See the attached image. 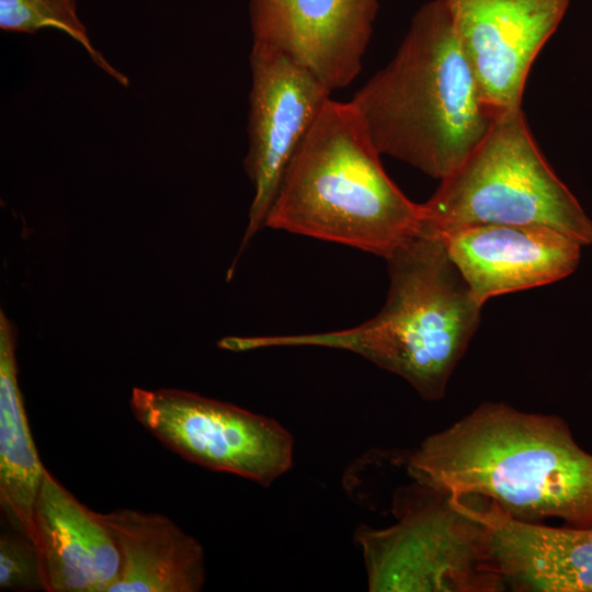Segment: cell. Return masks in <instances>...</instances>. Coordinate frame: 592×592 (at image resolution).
I'll list each match as a JSON object with an SVG mask.
<instances>
[{
  "label": "cell",
  "instance_id": "1",
  "mask_svg": "<svg viewBox=\"0 0 592 592\" xmlns=\"http://www.w3.org/2000/svg\"><path fill=\"white\" fill-rule=\"evenodd\" d=\"M417 482L496 503L512 517L592 527V454L555 414L483 402L406 457Z\"/></svg>",
  "mask_w": 592,
  "mask_h": 592
},
{
  "label": "cell",
  "instance_id": "2",
  "mask_svg": "<svg viewBox=\"0 0 592 592\" xmlns=\"http://www.w3.org/2000/svg\"><path fill=\"white\" fill-rule=\"evenodd\" d=\"M389 291L372 319L343 330L227 337L234 352L281 346L349 351L401 378L424 400H441L474 338L482 306L451 259L440 232L423 230L387 259Z\"/></svg>",
  "mask_w": 592,
  "mask_h": 592
},
{
  "label": "cell",
  "instance_id": "3",
  "mask_svg": "<svg viewBox=\"0 0 592 592\" xmlns=\"http://www.w3.org/2000/svg\"><path fill=\"white\" fill-rule=\"evenodd\" d=\"M351 101L380 155L439 180L500 116L479 93L444 0L420 8L395 56Z\"/></svg>",
  "mask_w": 592,
  "mask_h": 592
},
{
  "label": "cell",
  "instance_id": "4",
  "mask_svg": "<svg viewBox=\"0 0 592 592\" xmlns=\"http://www.w3.org/2000/svg\"><path fill=\"white\" fill-rule=\"evenodd\" d=\"M265 226L387 259L424 221L421 204L383 168L354 103L330 98L292 157Z\"/></svg>",
  "mask_w": 592,
  "mask_h": 592
},
{
  "label": "cell",
  "instance_id": "5",
  "mask_svg": "<svg viewBox=\"0 0 592 592\" xmlns=\"http://www.w3.org/2000/svg\"><path fill=\"white\" fill-rule=\"evenodd\" d=\"M421 208L424 225L439 232L528 225L592 243V220L543 156L522 107L501 114Z\"/></svg>",
  "mask_w": 592,
  "mask_h": 592
},
{
  "label": "cell",
  "instance_id": "6",
  "mask_svg": "<svg viewBox=\"0 0 592 592\" xmlns=\"http://www.w3.org/2000/svg\"><path fill=\"white\" fill-rule=\"evenodd\" d=\"M397 521L361 525V548L372 592H501L490 532L469 497L414 481L396 500Z\"/></svg>",
  "mask_w": 592,
  "mask_h": 592
},
{
  "label": "cell",
  "instance_id": "7",
  "mask_svg": "<svg viewBox=\"0 0 592 592\" xmlns=\"http://www.w3.org/2000/svg\"><path fill=\"white\" fill-rule=\"evenodd\" d=\"M129 407L161 444L198 466L265 487L293 466V435L235 405L181 389L135 387Z\"/></svg>",
  "mask_w": 592,
  "mask_h": 592
},
{
  "label": "cell",
  "instance_id": "8",
  "mask_svg": "<svg viewBox=\"0 0 592 592\" xmlns=\"http://www.w3.org/2000/svg\"><path fill=\"white\" fill-rule=\"evenodd\" d=\"M248 152L244 168L253 185L247 228L229 269L265 221L283 174L331 90L287 53L252 41L249 56Z\"/></svg>",
  "mask_w": 592,
  "mask_h": 592
},
{
  "label": "cell",
  "instance_id": "9",
  "mask_svg": "<svg viewBox=\"0 0 592 592\" xmlns=\"http://www.w3.org/2000/svg\"><path fill=\"white\" fill-rule=\"evenodd\" d=\"M485 103L522 107L530 69L561 23L569 0H444Z\"/></svg>",
  "mask_w": 592,
  "mask_h": 592
},
{
  "label": "cell",
  "instance_id": "10",
  "mask_svg": "<svg viewBox=\"0 0 592 592\" xmlns=\"http://www.w3.org/2000/svg\"><path fill=\"white\" fill-rule=\"evenodd\" d=\"M377 0H250L252 39L310 69L331 91L358 75Z\"/></svg>",
  "mask_w": 592,
  "mask_h": 592
},
{
  "label": "cell",
  "instance_id": "11",
  "mask_svg": "<svg viewBox=\"0 0 592 592\" xmlns=\"http://www.w3.org/2000/svg\"><path fill=\"white\" fill-rule=\"evenodd\" d=\"M440 234L481 305L496 296L569 276L579 265L583 247L543 226L477 225Z\"/></svg>",
  "mask_w": 592,
  "mask_h": 592
},
{
  "label": "cell",
  "instance_id": "12",
  "mask_svg": "<svg viewBox=\"0 0 592 592\" xmlns=\"http://www.w3.org/2000/svg\"><path fill=\"white\" fill-rule=\"evenodd\" d=\"M34 528L47 592H110L121 569L110 528L46 468L34 505Z\"/></svg>",
  "mask_w": 592,
  "mask_h": 592
},
{
  "label": "cell",
  "instance_id": "13",
  "mask_svg": "<svg viewBox=\"0 0 592 592\" xmlns=\"http://www.w3.org/2000/svg\"><path fill=\"white\" fill-rule=\"evenodd\" d=\"M483 520L506 589L592 592V527L524 522L497 505L485 511Z\"/></svg>",
  "mask_w": 592,
  "mask_h": 592
},
{
  "label": "cell",
  "instance_id": "14",
  "mask_svg": "<svg viewBox=\"0 0 592 592\" xmlns=\"http://www.w3.org/2000/svg\"><path fill=\"white\" fill-rule=\"evenodd\" d=\"M121 555L110 592H200L206 568L201 543L159 513L117 509L100 513Z\"/></svg>",
  "mask_w": 592,
  "mask_h": 592
},
{
  "label": "cell",
  "instance_id": "15",
  "mask_svg": "<svg viewBox=\"0 0 592 592\" xmlns=\"http://www.w3.org/2000/svg\"><path fill=\"white\" fill-rule=\"evenodd\" d=\"M16 329L0 312V508L8 526L35 543L34 505L45 467L34 444L15 358Z\"/></svg>",
  "mask_w": 592,
  "mask_h": 592
},
{
  "label": "cell",
  "instance_id": "16",
  "mask_svg": "<svg viewBox=\"0 0 592 592\" xmlns=\"http://www.w3.org/2000/svg\"><path fill=\"white\" fill-rule=\"evenodd\" d=\"M0 27L26 34L54 29L77 42L93 62L99 64L104 58L91 43L78 15L76 0H0Z\"/></svg>",
  "mask_w": 592,
  "mask_h": 592
},
{
  "label": "cell",
  "instance_id": "17",
  "mask_svg": "<svg viewBox=\"0 0 592 592\" xmlns=\"http://www.w3.org/2000/svg\"><path fill=\"white\" fill-rule=\"evenodd\" d=\"M0 590L47 591L41 554L23 533L8 526L0 534Z\"/></svg>",
  "mask_w": 592,
  "mask_h": 592
}]
</instances>
